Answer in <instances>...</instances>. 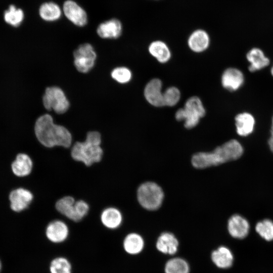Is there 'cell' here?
<instances>
[{"mask_svg": "<svg viewBox=\"0 0 273 273\" xmlns=\"http://www.w3.org/2000/svg\"><path fill=\"white\" fill-rule=\"evenodd\" d=\"M49 273H73L74 266L66 256L57 255L53 257L48 265Z\"/></svg>", "mask_w": 273, "mask_h": 273, "instance_id": "obj_24", "label": "cell"}, {"mask_svg": "<svg viewBox=\"0 0 273 273\" xmlns=\"http://www.w3.org/2000/svg\"><path fill=\"white\" fill-rule=\"evenodd\" d=\"M34 131L39 142L46 147L69 148L71 145L70 132L65 127L55 124L49 114L42 115L36 120Z\"/></svg>", "mask_w": 273, "mask_h": 273, "instance_id": "obj_1", "label": "cell"}, {"mask_svg": "<svg viewBox=\"0 0 273 273\" xmlns=\"http://www.w3.org/2000/svg\"><path fill=\"white\" fill-rule=\"evenodd\" d=\"M144 246L145 241L143 237L135 232L127 234L121 241V248L123 252L130 256L141 253Z\"/></svg>", "mask_w": 273, "mask_h": 273, "instance_id": "obj_12", "label": "cell"}, {"mask_svg": "<svg viewBox=\"0 0 273 273\" xmlns=\"http://www.w3.org/2000/svg\"><path fill=\"white\" fill-rule=\"evenodd\" d=\"M148 50L150 54L161 63L167 62L171 58V52L166 44L160 40L150 43Z\"/></svg>", "mask_w": 273, "mask_h": 273, "instance_id": "obj_25", "label": "cell"}, {"mask_svg": "<svg viewBox=\"0 0 273 273\" xmlns=\"http://www.w3.org/2000/svg\"><path fill=\"white\" fill-rule=\"evenodd\" d=\"M205 109L201 99L196 96L189 98L184 107L179 109L175 113V118L184 121V125L188 129L195 127L201 118L205 115Z\"/></svg>", "mask_w": 273, "mask_h": 273, "instance_id": "obj_4", "label": "cell"}, {"mask_svg": "<svg viewBox=\"0 0 273 273\" xmlns=\"http://www.w3.org/2000/svg\"><path fill=\"white\" fill-rule=\"evenodd\" d=\"M250 224L248 220L239 214L230 217L228 222V230L233 238L238 239L245 238L249 232Z\"/></svg>", "mask_w": 273, "mask_h": 273, "instance_id": "obj_11", "label": "cell"}, {"mask_svg": "<svg viewBox=\"0 0 273 273\" xmlns=\"http://www.w3.org/2000/svg\"><path fill=\"white\" fill-rule=\"evenodd\" d=\"M162 83L158 78L150 80L144 88V96L151 105L160 107L164 106L163 92H162Z\"/></svg>", "mask_w": 273, "mask_h": 273, "instance_id": "obj_10", "label": "cell"}, {"mask_svg": "<svg viewBox=\"0 0 273 273\" xmlns=\"http://www.w3.org/2000/svg\"><path fill=\"white\" fill-rule=\"evenodd\" d=\"M100 220L104 229L114 231L121 225L123 216L119 209L111 207L103 210L100 215Z\"/></svg>", "mask_w": 273, "mask_h": 273, "instance_id": "obj_14", "label": "cell"}, {"mask_svg": "<svg viewBox=\"0 0 273 273\" xmlns=\"http://www.w3.org/2000/svg\"><path fill=\"white\" fill-rule=\"evenodd\" d=\"M75 200L70 196H64L56 203L57 211L74 223H78L75 208Z\"/></svg>", "mask_w": 273, "mask_h": 273, "instance_id": "obj_18", "label": "cell"}, {"mask_svg": "<svg viewBox=\"0 0 273 273\" xmlns=\"http://www.w3.org/2000/svg\"><path fill=\"white\" fill-rule=\"evenodd\" d=\"M210 38L204 30L199 29L194 31L189 36L188 44L190 49L196 53L205 51L209 47Z\"/></svg>", "mask_w": 273, "mask_h": 273, "instance_id": "obj_22", "label": "cell"}, {"mask_svg": "<svg viewBox=\"0 0 273 273\" xmlns=\"http://www.w3.org/2000/svg\"><path fill=\"white\" fill-rule=\"evenodd\" d=\"M190 270L188 262L180 257H173L169 259L164 266L165 273H189Z\"/></svg>", "mask_w": 273, "mask_h": 273, "instance_id": "obj_26", "label": "cell"}, {"mask_svg": "<svg viewBox=\"0 0 273 273\" xmlns=\"http://www.w3.org/2000/svg\"><path fill=\"white\" fill-rule=\"evenodd\" d=\"M246 59L250 63L248 69L252 72L266 67L270 62L263 52L257 48H253L249 50L246 54Z\"/></svg>", "mask_w": 273, "mask_h": 273, "instance_id": "obj_19", "label": "cell"}, {"mask_svg": "<svg viewBox=\"0 0 273 273\" xmlns=\"http://www.w3.org/2000/svg\"><path fill=\"white\" fill-rule=\"evenodd\" d=\"M164 193L157 184L147 181L142 184L137 190V198L140 205L149 210L159 208L163 200Z\"/></svg>", "mask_w": 273, "mask_h": 273, "instance_id": "obj_5", "label": "cell"}, {"mask_svg": "<svg viewBox=\"0 0 273 273\" xmlns=\"http://www.w3.org/2000/svg\"><path fill=\"white\" fill-rule=\"evenodd\" d=\"M39 13L41 18L47 21H54L60 18L61 10L53 2L45 3L40 7Z\"/></svg>", "mask_w": 273, "mask_h": 273, "instance_id": "obj_27", "label": "cell"}, {"mask_svg": "<svg viewBox=\"0 0 273 273\" xmlns=\"http://www.w3.org/2000/svg\"><path fill=\"white\" fill-rule=\"evenodd\" d=\"M179 242L176 237L171 233H162L157 238L156 249L161 253L172 255L178 248Z\"/></svg>", "mask_w": 273, "mask_h": 273, "instance_id": "obj_16", "label": "cell"}, {"mask_svg": "<svg viewBox=\"0 0 273 273\" xmlns=\"http://www.w3.org/2000/svg\"><path fill=\"white\" fill-rule=\"evenodd\" d=\"M255 231L259 236L266 241L273 240V221L265 219L258 222L255 225Z\"/></svg>", "mask_w": 273, "mask_h": 273, "instance_id": "obj_29", "label": "cell"}, {"mask_svg": "<svg viewBox=\"0 0 273 273\" xmlns=\"http://www.w3.org/2000/svg\"><path fill=\"white\" fill-rule=\"evenodd\" d=\"M243 153L241 144L232 139L216 147L212 152L196 153L192 157V163L195 168H205L237 160Z\"/></svg>", "mask_w": 273, "mask_h": 273, "instance_id": "obj_2", "label": "cell"}, {"mask_svg": "<svg viewBox=\"0 0 273 273\" xmlns=\"http://www.w3.org/2000/svg\"><path fill=\"white\" fill-rule=\"evenodd\" d=\"M12 170L15 175L19 177L28 175L33 167V162L26 154H18L11 165Z\"/></svg>", "mask_w": 273, "mask_h": 273, "instance_id": "obj_23", "label": "cell"}, {"mask_svg": "<svg viewBox=\"0 0 273 273\" xmlns=\"http://www.w3.org/2000/svg\"><path fill=\"white\" fill-rule=\"evenodd\" d=\"M24 18V13L20 9L11 5L4 13V19L10 25L17 27L20 25Z\"/></svg>", "mask_w": 273, "mask_h": 273, "instance_id": "obj_28", "label": "cell"}, {"mask_svg": "<svg viewBox=\"0 0 273 273\" xmlns=\"http://www.w3.org/2000/svg\"><path fill=\"white\" fill-rule=\"evenodd\" d=\"M180 92L176 87L170 86L163 92L164 106L172 107L179 102Z\"/></svg>", "mask_w": 273, "mask_h": 273, "instance_id": "obj_30", "label": "cell"}, {"mask_svg": "<svg viewBox=\"0 0 273 273\" xmlns=\"http://www.w3.org/2000/svg\"><path fill=\"white\" fill-rule=\"evenodd\" d=\"M44 235L49 243L54 245H61L69 240L71 230L64 220L55 219L47 223L44 229Z\"/></svg>", "mask_w": 273, "mask_h": 273, "instance_id": "obj_6", "label": "cell"}, {"mask_svg": "<svg viewBox=\"0 0 273 273\" xmlns=\"http://www.w3.org/2000/svg\"><path fill=\"white\" fill-rule=\"evenodd\" d=\"M244 76L242 72L236 68L230 67L225 69L221 76L222 86L229 91H236L243 85Z\"/></svg>", "mask_w": 273, "mask_h": 273, "instance_id": "obj_13", "label": "cell"}, {"mask_svg": "<svg viewBox=\"0 0 273 273\" xmlns=\"http://www.w3.org/2000/svg\"><path fill=\"white\" fill-rule=\"evenodd\" d=\"M63 11L66 17L75 25L83 26L87 23L86 12L75 2L66 1L63 5Z\"/></svg>", "mask_w": 273, "mask_h": 273, "instance_id": "obj_15", "label": "cell"}, {"mask_svg": "<svg viewBox=\"0 0 273 273\" xmlns=\"http://www.w3.org/2000/svg\"><path fill=\"white\" fill-rule=\"evenodd\" d=\"M267 143L270 151L273 153V116L271 120V125L270 130V137L268 140Z\"/></svg>", "mask_w": 273, "mask_h": 273, "instance_id": "obj_33", "label": "cell"}, {"mask_svg": "<svg viewBox=\"0 0 273 273\" xmlns=\"http://www.w3.org/2000/svg\"><path fill=\"white\" fill-rule=\"evenodd\" d=\"M112 77L120 83H126L131 79L130 70L125 67H119L113 69L111 72Z\"/></svg>", "mask_w": 273, "mask_h": 273, "instance_id": "obj_31", "label": "cell"}, {"mask_svg": "<svg viewBox=\"0 0 273 273\" xmlns=\"http://www.w3.org/2000/svg\"><path fill=\"white\" fill-rule=\"evenodd\" d=\"M235 121L236 131L240 136H248L254 131L255 120L250 113L244 112L237 114Z\"/></svg>", "mask_w": 273, "mask_h": 273, "instance_id": "obj_17", "label": "cell"}, {"mask_svg": "<svg viewBox=\"0 0 273 273\" xmlns=\"http://www.w3.org/2000/svg\"><path fill=\"white\" fill-rule=\"evenodd\" d=\"M1 263L0 262V270H1Z\"/></svg>", "mask_w": 273, "mask_h": 273, "instance_id": "obj_35", "label": "cell"}, {"mask_svg": "<svg viewBox=\"0 0 273 273\" xmlns=\"http://www.w3.org/2000/svg\"><path fill=\"white\" fill-rule=\"evenodd\" d=\"M211 259L217 267L226 269L232 265L234 256L230 249L221 246L212 252Z\"/></svg>", "mask_w": 273, "mask_h": 273, "instance_id": "obj_20", "label": "cell"}, {"mask_svg": "<svg viewBox=\"0 0 273 273\" xmlns=\"http://www.w3.org/2000/svg\"><path fill=\"white\" fill-rule=\"evenodd\" d=\"M73 57L76 69L81 73H86L94 67L97 55L92 46L85 43L74 51Z\"/></svg>", "mask_w": 273, "mask_h": 273, "instance_id": "obj_8", "label": "cell"}, {"mask_svg": "<svg viewBox=\"0 0 273 273\" xmlns=\"http://www.w3.org/2000/svg\"><path fill=\"white\" fill-rule=\"evenodd\" d=\"M270 73H271V75L273 76V66L270 69Z\"/></svg>", "mask_w": 273, "mask_h": 273, "instance_id": "obj_34", "label": "cell"}, {"mask_svg": "<svg viewBox=\"0 0 273 273\" xmlns=\"http://www.w3.org/2000/svg\"><path fill=\"white\" fill-rule=\"evenodd\" d=\"M33 199L32 193L24 188L16 189L9 195L11 208L15 212H21L29 206Z\"/></svg>", "mask_w": 273, "mask_h": 273, "instance_id": "obj_9", "label": "cell"}, {"mask_svg": "<svg viewBox=\"0 0 273 273\" xmlns=\"http://www.w3.org/2000/svg\"><path fill=\"white\" fill-rule=\"evenodd\" d=\"M101 142V135L98 131H89L84 141L77 142L72 146V158L87 166L100 162L103 155V150L100 146Z\"/></svg>", "mask_w": 273, "mask_h": 273, "instance_id": "obj_3", "label": "cell"}, {"mask_svg": "<svg viewBox=\"0 0 273 273\" xmlns=\"http://www.w3.org/2000/svg\"><path fill=\"white\" fill-rule=\"evenodd\" d=\"M43 105L48 110H54L58 114L66 112L69 102L64 92L59 87H47L42 97Z\"/></svg>", "mask_w": 273, "mask_h": 273, "instance_id": "obj_7", "label": "cell"}, {"mask_svg": "<svg viewBox=\"0 0 273 273\" xmlns=\"http://www.w3.org/2000/svg\"><path fill=\"white\" fill-rule=\"evenodd\" d=\"M75 208L78 223L81 222L87 215L89 211L88 204L84 200L75 201Z\"/></svg>", "mask_w": 273, "mask_h": 273, "instance_id": "obj_32", "label": "cell"}, {"mask_svg": "<svg viewBox=\"0 0 273 273\" xmlns=\"http://www.w3.org/2000/svg\"><path fill=\"white\" fill-rule=\"evenodd\" d=\"M122 25L117 19H112L101 23L97 32L103 38H117L122 32Z\"/></svg>", "mask_w": 273, "mask_h": 273, "instance_id": "obj_21", "label": "cell"}]
</instances>
